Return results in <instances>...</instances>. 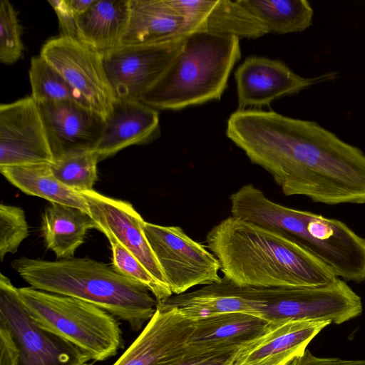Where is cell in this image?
Listing matches in <instances>:
<instances>
[{
    "label": "cell",
    "instance_id": "6da1fadb",
    "mask_svg": "<svg viewBox=\"0 0 365 365\" xmlns=\"http://www.w3.org/2000/svg\"><path fill=\"white\" fill-rule=\"evenodd\" d=\"M226 135L287 196L365 205V154L318 123L272 110H237Z\"/></svg>",
    "mask_w": 365,
    "mask_h": 365
},
{
    "label": "cell",
    "instance_id": "7a4b0ae2",
    "mask_svg": "<svg viewBox=\"0 0 365 365\" xmlns=\"http://www.w3.org/2000/svg\"><path fill=\"white\" fill-rule=\"evenodd\" d=\"M206 242L223 277L242 287H317L338 279L286 235L232 215L208 232Z\"/></svg>",
    "mask_w": 365,
    "mask_h": 365
},
{
    "label": "cell",
    "instance_id": "3957f363",
    "mask_svg": "<svg viewBox=\"0 0 365 365\" xmlns=\"http://www.w3.org/2000/svg\"><path fill=\"white\" fill-rule=\"evenodd\" d=\"M230 200L232 216L286 235L338 278L365 281V237L344 222L282 205L252 184L242 186Z\"/></svg>",
    "mask_w": 365,
    "mask_h": 365
},
{
    "label": "cell",
    "instance_id": "277c9868",
    "mask_svg": "<svg viewBox=\"0 0 365 365\" xmlns=\"http://www.w3.org/2000/svg\"><path fill=\"white\" fill-rule=\"evenodd\" d=\"M11 265L31 287L95 304L126 322L133 331L140 330L157 308L156 299L144 285L91 258L20 257Z\"/></svg>",
    "mask_w": 365,
    "mask_h": 365
},
{
    "label": "cell",
    "instance_id": "5b68a950",
    "mask_svg": "<svg viewBox=\"0 0 365 365\" xmlns=\"http://www.w3.org/2000/svg\"><path fill=\"white\" fill-rule=\"evenodd\" d=\"M240 58L237 36L188 34L178 54L140 101L156 110H178L220 100Z\"/></svg>",
    "mask_w": 365,
    "mask_h": 365
},
{
    "label": "cell",
    "instance_id": "8992f818",
    "mask_svg": "<svg viewBox=\"0 0 365 365\" xmlns=\"http://www.w3.org/2000/svg\"><path fill=\"white\" fill-rule=\"evenodd\" d=\"M34 320L72 343L94 361L113 356L123 344L115 317L86 301L31 287L18 288Z\"/></svg>",
    "mask_w": 365,
    "mask_h": 365
},
{
    "label": "cell",
    "instance_id": "52a82bcc",
    "mask_svg": "<svg viewBox=\"0 0 365 365\" xmlns=\"http://www.w3.org/2000/svg\"><path fill=\"white\" fill-rule=\"evenodd\" d=\"M265 306L262 317L269 323L324 321L337 324L359 317L361 297L340 278L323 286L259 288Z\"/></svg>",
    "mask_w": 365,
    "mask_h": 365
},
{
    "label": "cell",
    "instance_id": "ba28073f",
    "mask_svg": "<svg viewBox=\"0 0 365 365\" xmlns=\"http://www.w3.org/2000/svg\"><path fill=\"white\" fill-rule=\"evenodd\" d=\"M0 327L15 344L19 365H84L91 360L83 350L41 327L24 305L18 288L2 273Z\"/></svg>",
    "mask_w": 365,
    "mask_h": 365
},
{
    "label": "cell",
    "instance_id": "9c48e42d",
    "mask_svg": "<svg viewBox=\"0 0 365 365\" xmlns=\"http://www.w3.org/2000/svg\"><path fill=\"white\" fill-rule=\"evenodd\" d=\"M144 231L173 294L222 279L220 264L215 256L180 227L145 222Z\"/></svg>",
    "mask_w": 365,
    "mask_h": 365
},
{
    "label": "cell",
    "instance_id": "30bf717a",
    "mask_svg": "<svg viewBox=\"0 0 365 365\" xmlns=\"http://www.w3.org/2000/svg\"><path fill=\"white\" fill-rule=\"evenodd\" d=\"M40 55L52 65L106 119L117 99L107 78L102 56L80 42L58 36L43 46Z\"/></svg>",
    "mask_w": 365,
    "mask_h": 365
},
{
    "label": "cell",
    "instance_id": "8fae6325",
    "mask_svg": "<svg viewBox=\"0 0 365 365\" xmlns=\"http://www.w3.org/2000/svg\"><path fill=\"white\" fill-rule=\"evenodd\" d=\"M186 36L155 44L120 45L102 57L116 98L140 101L178 54Z\"/></svg>",
    "mask_w": 365,
    "mask_h": 365
},
{
    "label": "cell",
    "instance_id": "7c38bea8",
    "mask_svg": "<svg viewBox=\"0 0 365 365\" xmlns=\"http://www.w3.org/2000/svg\"><path fill=\"white\" fill-rule=\"evenodd\" d=\"M53 163L37 103L31 96L0 106V167Z\"/></svg>",
    "mask_w": 365,
    "mask_h": 365
},
{
    "label": "cell",
    "instance_id": "4fadbf2b",
    "mask_svg": "<svg viewBox=\"0 0 365 365\" xmlns=\"http://www.w3.org/2000/svg\"><path fill=\"white\" fill-rule=\"evenodd\" d=\"M86 200L96 229L112 237L133 254L147 270L169 287L163 272L146 238L145 221L128 202L112 198L93 190L80 192ZM170 288V287H169Z\"/></svg>",
    "mask_w": 365,
    "mask_h": 365
},
{
    "label": "cell",
    "instance_id": "5bb4252c",
    "mask_svg": "<svg viewBox=\"0 0 365 365\" xmlns=\"http://www.w3.org/2000/svg\"><path fill=\"white\" fill-rule=\"evenodd\" d=\"M53 160L82 151L94 150L105 119L89 106L73 101L37 103Z\"/></svg>",
    "mask_w": 365,
    "mask_h": 365
},
{
    "label": "cell",
    "instance_id": "9a60e30c",
    "mask_svg": "<svg viewBox=\"0 0 365 365\" xmlns=\"http://www.w3.org/2000/svg\"><path fill=\"white\" fill-rule=\"evenodd\" d=\"M327 76L306 78L279 61L259 56L247 58L235 73L237 109L260 110L275 99L298 93Z\"/></svg>",
    "mask_w": 365,
    "mask_h": 365
},
{
    "label": "cell",
    "instance_id": "2e32d148",
    "mask_svg": "<svg viewBox=\"0 0 365 365\" xmlns=\"http://www.w3.org/2000/svg\"><path fill=\"white\" fill-rule=\"evenodd\" d=\"M195 321L158 304L140 335L113 365H160L183 353Z\"/></svg>",
    "mask_w": 365,
    "mask_h": 365
},
{
    "label": "cell",
    "instance_id": "e0dca14e",
    "mask_svg": "<svg viewBox=\"0 0 365 365\" xmlns=\"http://www.w3.org/2000/svg\"><path fill=\"white\" fill-rule=\"evenodd\" d=\"M330 324L324 321L270 323L260 336L232 355L231 365H289L302 356L311 341Z\"/></svg>",
    "mask_w": 365,
    "mask_h": 365
},
{
    "label": "cell",
    "instance_id": "ac0fdd59",
    "mask_svg": "<svg viewBox=\"0 0 365 365\" xmlns=\"http://www.w3.org/2000/svg\"><path fill=\"white\" fill-rule=\"evenodd\" d=\"M158 304L165 308L175 309L194 320L230 312H245L262 317L265 306L259 288L242 287L224 277L220 282L173 294Z\"/></svg>",
    "mask_w": 365,
    "mask_h": 365
},
{
    "label": "cell",
    "instance_id": "d6986e66",
    "mask_svg": "<svg viewBox=\"0 0 365 365\" xmlns=\"http://www.w3.org/2000/svg\"><path fill=\"white\" fill-rule=\"evenodd\" d=\"M159 135L156 109L140 101L117 98L93 151L100 162L128 146L150 143Z\"/></svg>",
    "mask_w": 365,
    "mask_h": 365
},
{
    "label": "cell",
    "instance_id": "ffe728a7",
    "mask_svg": "<svg viewBox=\"0 0 365 365\" xmlns=\"http://www.w3.org/2000/svg\"><path fill=\"white\" fill-rule=\"evenodd\" d=\"M185 16L189 34L207 32L257 38L268 34L265 26L238 0H171Z\"/></svg>",
    "mask_w": 365,
    "mask_h": 365
},
{
    "label": "cell",
    "instance_id": "44dd1931",
    "mask_svg": "<svg viewBox=\"0 0 365 365\" xmlns=\"http://www.w3.org/2000/svg\"><path fill=\"white\" fill-rule=\"evenodd\" d=\"M269 322L258 315L230 312L195 321L187 347L202 353L232 354L260 336Z\"/></svg>",
    "mask_w": 365,
    "mask_h": 365
},
{
    "label": "cell",
    "instance_id": "7402d4cb",
    "mask_svg": "<svg viewBox=\"0 0 365 365\" xmlns=\"http://www.w3.org/2000/svg\"><path fill=\"white\" fill-rule=\"evenodd\" d=\"M189 34L185 16L171 0H130V16L121 45L155 44Z\"/></svg>",
    "mask_w": 365,
    "mask_h": 365
},
{
    "label": "cell",
    "instance_id": "603a6c76",
    "mask_svg": "<svg viewBox=\"0 0 365 365\" xmlns=\"http://www.w3.org/2000/svg\"><path fill=\"white\" fill-rule=\"evenodd\" d=\"M130 16V0H94L76 16L80 42L102 57L120 45Z\"/></svg>",
    "mask_w": 365,
    "mask_h": 365
},
{
    "label": "cell",
    "instance_id": "cb8c5ba5",
    "mask_svg": "<svg viewBox=\"0 0 365 365\" xmlns=\"http://www.w3.org/2000/svg\"><path fill=\"white\" fill-rule=\"evenodd\" d=\"M91 229H96L91 215L72 206L51 202L41 216L46 245L59 259L73 257Z\"/></svg>",
    "mask_w": 365,
    "mask_h": 365
},
{
    "label": "cell",
    "instance_id": "d4e9b609",
    "mask_svg": "<svg viewBox=\"0 0 365 365\" xmlns=\"http://www.w3.org/2000/svg\"><path fill=\"white\" fill-rule=\"evenodd\" d=\"M0 172L10 183L27 195L77 207L89 213L84 197L62 183L53 174L51 164L0 167Z\"/></svg>",
    "mask_w": 365,
    "mask_h": 365
},
{
    "label": "cell",
    "instance_id": "484cf974",
    "mask_svg": "<svg viewBox=\"0 0 365 365\" xmlns=\"http://www.w3.org/2000/svg\"><path fill=\"white\" fill-rule=\"evenodd\" d=\"M268 33L299 32L312 23L313 9L306 0H238Z\"/></svg>",
    "mask_w": 365,
    "mask_h": 365
},
{
    "label": "cell",
    "instance_id": "4316f807",
    "mask_svg": "<svg viewBox=\"0 0 365 365\" xmlns=\"http://www.w3.org/2000/svg\"><path fill=\"white\" fill-rule=\"evenodd\" d=\"M29 74L31 96L36 103L68 100L89 106L61 73L41 55L31 58Z\"/></svg>",
    "mask_w": 365,
    "mask_h": 365
},
{
    "label": "cell",
    "instance_id": "83f0119b",
    "mask_svg": "<svg viewBox=\"0 0 365 365\" xmlns=\"http://www.w3.org/2000/svg\"><path fill=\"white\" fill-rule=\"evenodd\" d=\"M98 163L96 153L88 150L55 159L51 166L53 174L62 183L80 192L93 190L98 179Z\"/></svg>",
    "mask_w": 365,
    "mask_h": 365
},
{
    "label": "cell",
    "instance_id": "f1b7e54d",
    "mask_svg": "<svg viewBox=\"0 0 365 365\" xmlns=\"http://www.w3.org/2000/svg\"><path fill=\"white\" fill-rule=\"evenodd\" d=\"M112 251V267L118 274L144 285L162 303L173 295L170 289L163 285L140 262L112 237H107Z\"/></svg>",
    "mask_w": 365,
    "mask_h": 365
},
{
    "label": "cell",
    "instance_id": "f546056e",
    "mask_svg": "<svg viewBox=\"0 0 365 365\" xmlns=\"http://www.w3.org/2000/svg\"><path fill=\"white\" fill-rule=\"evenodd\" d=\"M21 26L17 13L8 0L0 2V61L9 65L22 56Z\"/></svg>",
    "mask_w": 365,
    "mask_h": 365
},
{
    "label": "cell",
    "instance_id": "4dcf8cb0",
    "mask_svg": "<svg viewBox=\"0 0 365 365\" xmlns=\"http://www.w3.org/2000/svg\"><path fill=\"white\" fill-rule=\"evenodd\" d=\"M29 235L25 212L19 207L0 205V259L15 253Z\"/></svg>",
    "mask_w": 365,
    "mask_h": 365
},
{
    "label": "cell",
    "instance_id": "1f68e13d",
    "mask_svg": "<svg viewBox=\"0 0 365 365\" xmlns=\"http://www.w3.org/2000/svg\"><path fill=\"white\" fill-rule=\"evenodd\" d=\"M232 354L202 353L189 349L160 365H231Z\"/></svg>",
    "mask_w": 365,
    "mask_h": 365
},
{
    "label": "cell",
    "instance_id": "d6a6232c",
    "mask_svg": "<svg viewBox=\"0 0 365 365\" xmlns=\"http://www.w3.org/2000/svg\"><path fill=\"white\" fill-rule=\"evenodd\" d=\"M58 17L61 36L78 40L76 16L68 6L66 0L48 1Z\"/></svg>",
    "mask_w": 365,
    "mask_h": 365
},
{
    "label": "cell",
    "instance_id": "836d02e7",
    "mask_svg": "<svg viewBox=\"0 0 365 365\" xmlns=\"http://www.w3.org/2000/svg\"><path fill=\"white\" fill-rule=\"evenodd\" d=\"M289 365H365V360L318 357L307 349L302 356L294 359Z\"/></svg>",
    "mask_w": 365,
    "mask_h": 365
},
{
    "label": "cell",
    "instance_id": "e575fe53",
    "mask_svg": "<svg viewBox=\"0 0 365 365\" xmlns=\"http://www.w3.org/2000/svg\"><path fill=\"white\" fill-rule=\"evenodd\" d=\"M0 365H19L15 344L6 330L0 327Z\"/></svg>",
    "mask_w": 365,
    "mask_h": 365
},
{
    "label": "cell",
    "instance_id": "d590c367",
    "mask_svg": "<svg viewBox=\"0 0 365 365\" xmlns=\"http://www.w3.org/2000/svg\"><path fill=\"white\" fill-rule=\"evenodd\" d=\"M76 16L83 14L93 4L94 0H66Z\"/></svg>",
    "mask_w": 365,
    "mask_h": 365
},
{
    "label": "cell",
    "instance_id": "8d00e7d4",
    "mask_svg": "<svg viewBox=\"0 0 365 365\" xmlns=\"http://www.w3.org/2000/svg\"><path fill=\"white\" fill-rule=\"evenodd\" d=\"M84 365H91V364H84Z\"/></svg>",
    "mask_w": 365,
    "mask_h": 365
}]
</instances>
